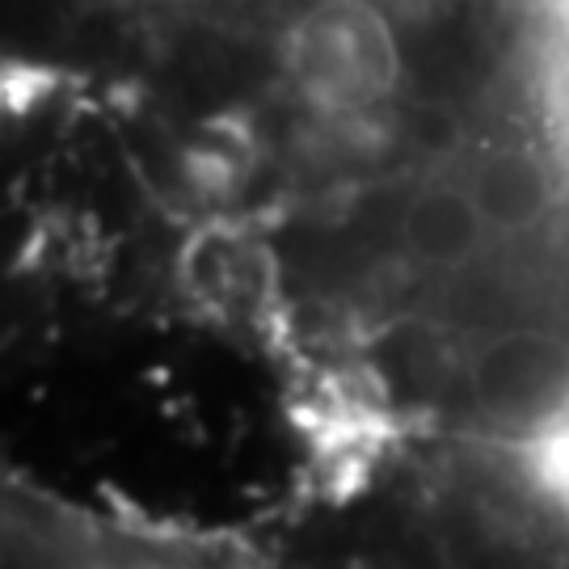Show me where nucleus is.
<instances>
[{
    "instance_id": "obj_1",
    "label": "nucleus",
    "mask_w": 569,
    "mask_h": 569,
    "mask_svg": "<svg viewBox=\"0 0 569 569\" xmlns=\"http://www.w3.org/2000/svg\"><path fill=\"white\" fill-rule=\"evenodd\" d=\"M287 77L326 114H363L401 81V47L367 0H321L287 34Z\"/></svg>"
},
{
    "instance_id": "obj_2",
    "label": "nucleus",
    "mask_w": 569,
    "mask_h": 569,
    "mask_svg": "<svg viewBox=\"0 0 569 569\" xmlns=\"http://www.w3.org/2000/svg\"><path fill=\"white\" fill-rule=\"evenodd\" d=\"M489 220L472 199L468 182H430L422 186L406 207L401 220V241L422 266L456 270L465 266L481 241H486Z\"/></svg>"
},
{
    "instance_id": "obj_3",
    "label": "nucleus",
    "mask_w": 569,
    "mask_h": 569,
    "mask_svg": "<svg viewBox=\"0 0 569 569\" xmlns=\"http://www.w3.org/2000/svg\"><path fill=\"white\" fill-rule=\"evenodd\" d=\"M468 190L493 232H523V228L540 224L552 207L549 169L519 148L489 152L486 161L472 169Z\"/></svg>"
},
{
    "instance_id": "obj_4",
    "label": "nucleus",
    "mask_w": 569,
    "mask_h": 569,
    "mask_svg": "<svg viewBox=\"0 0 569 569\" xmlns=\"http://www.w3.org/2000/svg\"><path fill=\"white\" fill-rule=\"evenodd\" d=\"M549 18H552V30L569 47V0H549Z\"/></svg>"
}]
</instances>
